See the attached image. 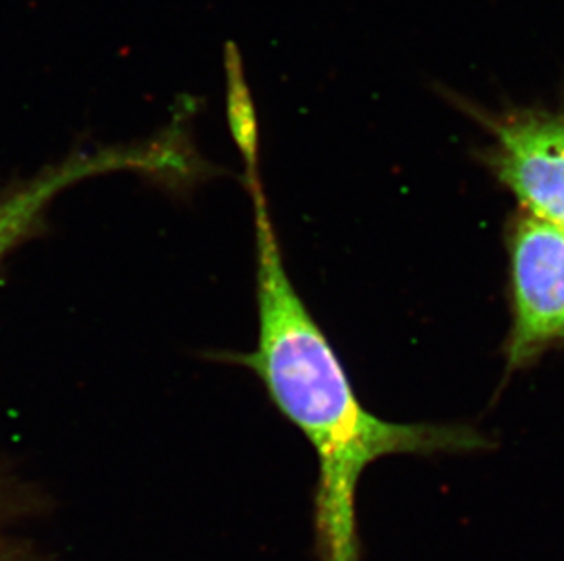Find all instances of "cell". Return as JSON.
<instances>
[{
	"instance_id": "obj_4",
	"label": "cell",
	"mask_w": 564,
	"mask_h": 561,
	"mask_svg": "<svg viewBox=\"0 0 564 561\" xmlns=\"http://www.w3.org/2000/svg\"><path fill=\"white\" fill-rule=\"evenodd\" d=\"M180 163L176 144L160 133L144 143L96 150L91 154L77 152L32 179L11 186L0 194V265L11 250L39 232L50 205L69 186L116 172H143L172 179Z\"/></svg>"
},
{
	"instance_id": "obj_5",
	"label": "cell",
	"mask_w": 564,
	"mask_h": 561,
	"mask_svg": "<svg viewBox=\"0 0 564 561\" xmlns=\"http://www.w3.org/2000/svg\"><path fill=\"white\" fill-rule=\"evenodd\" d=\"M224 68L230 132L235 135V141L240 146L247 165H258V122H256L254 102L247 85L243 58L232 41L225 44Z\"/></svg>"
},
{
	"instance_id": "obj_1",
	"label": "cell",
	"mask_w": 564,
	"mask_h": 561,
	"mask_svg": "<svg viewBox=\"0 0 564 561\" xmlns=\"http://www.w3.org/2000/svg\"><path fill=\"white\" fill-rule=\"evenodd\" d=\"M256 228L258 343L238 355L318 458L314 543L319 561H362L357 491L375 461L397 454H468L490 438L466 425L397 424L364 407L329 339L283 265L258 166L249 174Z\"/></svg>"
},
{
	"instance_id": "obj_2",
	"label": "cell",
	"mask_w": 564,
	"mask_h": 561,
	"mask_svg": "<svg viewBox=\"0 0 564 561\" xmlns=\"http://www.w3.org/2000/svg\"><path fill=\"white\" fill-rule=\"evenodd\" d=\"M488 132L486 165L524 212L564 228V107L475 110Z\"/></svg>"
},
{
	"instance_id": "obj_3",
	"label": "cell",
	"mask_w": 564,
	"mask_h": 561,
	"mask_svg": "<svg viewBox=\"0 0 564 561\" xmlns=\"http://www.w3.org/2000/svg\"><path fill=\"white\" fill-rule=\"evenodd\" d=\"M508 246L513 323L506 360L517 371L564 339V228L524 212Z\"/></svg>"
}]
</instances>
